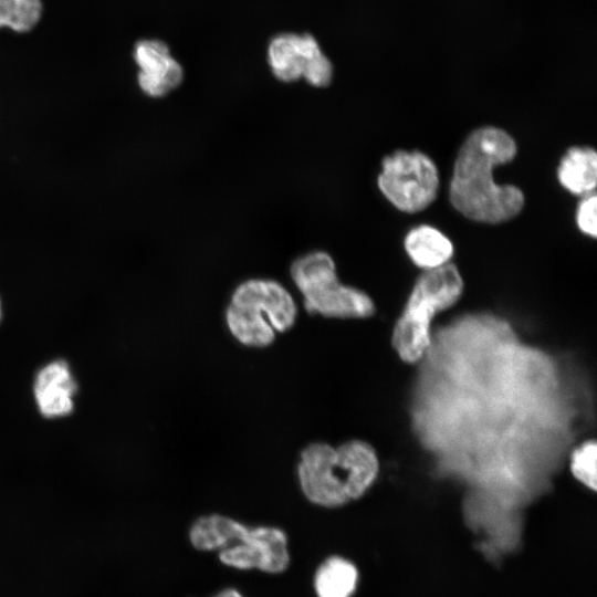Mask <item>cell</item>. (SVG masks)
<instances>
[{"instance_id": "obj_1", "label": "cell", "mask_w": 597, "mask_h": 597, "mask_svg": "<svg viewBox=\"0 0 597 597\" xmlns=\"http://www.w3.org/2000/svg\"><path fill=\"white\" fill-rule=\"evenodd\" d=\"M516 155L514 139L503 129L488 126L472 132L462 144L450 182V201L464 217L484 223H501L517 216L524 195L512 185H498L494 167Z\"/></svg>"}, {"instance_id": "obj_2", "label": "cell", "mask_w": 597, "mask_h": 597, "mask_svg": "<svg viewBox=\"0 0 597 597\" xmlns=\"http://www.w3.org/2000/svg\"><path fill=\"white\" fill-rule=\"evenodd\" d=\"M302 493L316 506L335 509L362 498L379 472L375 449L352 439L334 447L316 441L305 446L297 463Z\"/></svg>"}, {"instance_id": "obj_3", "label": "cell", "mask_w": 597, "mask_h": 597, "mask_svg": "<svg viewBox=\"0 0 597 597\" xmlns=\"http://www.w3.org/2000/svg\"><path fill=\"white\" fill-rule=\"evenodd\" d=\"M189 540L200 552L218 551L219 561L239 570L281 574L290 564L286 533L276 526L248 525L219 513L199 516Z\"/></svg>"}, {"instance_id": "obj_4", "label": "cell", "mask_w": 597, "mask_h": 597, "mask_svg": "<svg viewBox=\"0 0 597 597\" xmlns=\"http://www.w3.org/2000/svg\"><path fill=\"white\" fill-rule=\"evenodd\" d=\"M297 307L291 293L280 282L270 279H249L231 294L226 308V323L231 335L242 345L264 348L276 333L291 329Z\"/></svg>"}, {"instance_id": "obj_5", "label": "cell", "mask_w": 597, "mask_h": 597, "mask_svg": "<svg viewBox=\"0 0 597 597\" xmlns=\"http://www.w3.org/2000/svg\"><path fill=\"white\" fill-rule=\"evenodd\" d=\"M462 291V277L451 263L425 270L418 277L392 333V345L404 362L412 364L425 355L433 316L453 305Z\"/></svg>"}, {"instance_id": "obj_6", "label": "cell", "mask_w": 597, "mask_h": 597, "mask_svg": "<svg viewBox=\"0 0 597 597\" xmlns=\"http://www.w3.org/2000/svg\"><path fill=\"white\" fill-rule=\"evenodd\" d=\"M290 274L311 314L367 318L375 313V304L367 293L338 281L335 262L324 251H313L294 260Z\"/></svg>"}, {"instance_id": "obj_7", "label": "cell", "mask_w": 597, "mask_h": 597, "mask_svg": "<svg viewBox=\"0 0 597 597\" xmlns=\"http://www.w3.org/2000/svg\"><path fill=\"white\" fill-rule=\"evenodd\" d=\"M378 187L399 210L415 213L426 209L437 197L439 174L426 154L397 150L384 158Z\"/></svg>"}, {"instance_id": "obj_8", "label": "cell", "mask_w": 597, "mask_h": 597, "mask_svg": "<svg viewBox=\"0 0 597 597\" xmlns=\"http://www.w3.org/2000/svg\"><path fill=\"white\" fill-rule=\"evenodd\" d=\"M268 62L272 74L281 82L304 78L315 87H325L333 78V64L310 33H280L268 46Z\"/></svg>"}, {"instance_id": "obj_9", "label": "cell", "mask_w": 597, "mask_h": 597, "mask_svg": "<svg viewBox=\"0 0 597 597\" xmlns=\"http://www.w3.org/2000/svg\"><path fill=\"white\" fill-rule=\"evenodd\" d=\"M134 60L139 69L138 85L150 97L167 95L184 80L182 66L170 54L168 45L160 40L138 41L134 49Z\"/></svg>"}, {"instance_id": "obj_10", "label": "cell", "mask_w": 597, "mask_h": 597, "mask_svg": "<svg viewBox=\"0 0 597 597\" xmlns=\"http://www.w3.org/2000/svg\"><path fill=\"white\" fill-rule=\"evenodd\" d=\"M77 384L70 365L55 359L44 365L35 375L33 396L40 413L61 418L73 412Z\"/></svg>"}, {"instance_id": "obj_11", "label": "cell", "mask_w": 597, "mask_h": 597, "mask_svg": "<svg viewBox=\"0 0 597 597\" xmlns=\"http://www.w3.org/2000/svg\"><path fill=\"white\" fill-rule=\"evenodd\" d=\"M405 249L412 262L425 270L442 266L453 255L451 241L431 226H419L408 232Z\"/></svg>"}, {"instance_id": "obj_12", "label": "cell", "mask_w": 597, "mask_h": 597, "mask_svg": "<svg viewBox=\"0 0 597 597\" xmlns=\"http://www.w3.org/2000/svg\"><path fill=\"white\" fill-rule=\"evenodd\" d=\"M557 177L561 185L574 195L595 192L597 182V155L590 147H572L562 158Z\"/></svg>"}, {"instance_id": "obj_13", "label": "cell", "mask_w": 597, "mask_h": 597, "mask_svg": "<svg viewBox=\"0 0 597 597\" xmlns=\"http://www.w3.org/2000/svg\"><path fill=\"white\" fill-rule=\"evenodd\" d=\"M357 583V567L342 556L326 558L314 575V589L317 597H352Z\"/></svg>"}, {"instance_id": "obj_14", "label": "cell", "mask_w": 597, "mask_h": 597, "mask_svg": "<svg viewBox=\"0 0 597 597\" xmlns=\"http://www.w3.org/2000/svg\"><path fill=\"white\" fill-rule=\"evenodd\" d=\"M41 13V0H0V28L27 32L38 23Z\"/></svg>"}, {"instance_id": "obj_15", "label": "cell", "mask_w": 597, "mask_h": 597, "mask_svg": "<svg viewBox=\"0 0 597 597\" xmlns=\"http://www.w3.org/2000/svg\"><path fill=\"white\" fill-rule=\"evenodd\" d=\"M597 447L594 440L585 441L572 453L570 470L574 476L593 491L596 490Z\"/></svg>"}, {"instance_id": "obj_16", "label": "cell", "mask_w": 597, "mask_h": 597, "mask_svg": "<svg viewBox=\"0 0 597 597\" xmlns=\"http://www.w3.org/2000/svg\"><path fill=\"white\" fill-rule=\"evenodd\" d=\"M596 210L597 198L595 192H591L584 196V199L578 205L576 213L578 228L591 238H596L597 234Z\"/></svg>"}, {"instance_id": "obj_17", "label": "cell", "mask_w": 597, "mask_h": 597, "mask_svg": "<svg viewBox=\"0 0 597 597\" xmlns=\"http://www.w3.org/2000/svg\"><path fill=\"white\" fill-rule=\"evenodd\" d=\"M212 597H243L242 594L235 588H226Z\"/></svg>"}, {"instance_id": "obj_18", "label": "cell", "mask_w": 597, "mask_h": 597, "mask_svg": "<svg viewBox=\"0 0 597 597\" xmlns=\"http://www.w3.org/2000/svg\"><path fill=\"white\" fill-rule=\"evenodd\" d=\"M1 317H2V304H1V298H0V321H1Z\"/></svg>"}]
</instances>
